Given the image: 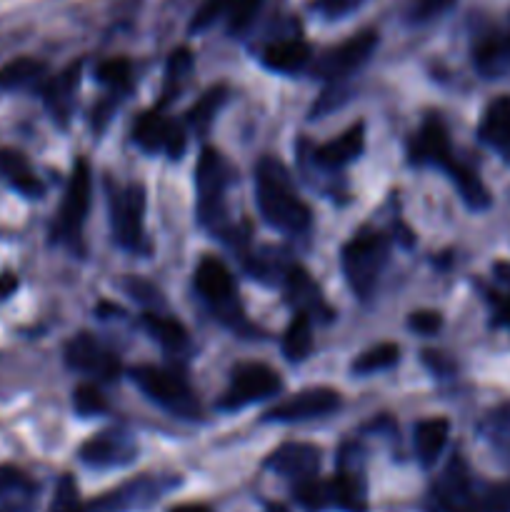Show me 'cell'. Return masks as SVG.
Masks as SVG:
<instances>
[{
  "mask_svg": "<svg viewBox=\"0 0 510 512\" xmlns=\"http://www.w3.org/2000/svg\"><path fill=\"white\" fill-rule=\"evenodd\" d=\"M255 200L265 223L285 235H305L313 223L310 208L298 195L288 168L273 155L255 165Z\"/></svg>",
  "mask_w": 510,
  "mask_h": 512,
  "instance_id": "cell-1",
  "label": "cell"
},
{
  "mask_svg": "<svg viewBox=\"0 0 510 512\" xmlns=\"http://www.w3.org/2000/svg\"><path fill=\"white\" fill-rule=\"evenodd\" d=\"M388 255L390 240L373 230H363L345 243L343 253H340V265H343V275L350 290L360 300L370 298V293L375 290L385 263H388Z\"/></svg>",
  "mask_w": 510,
  "mask_h": 512,
  "instance_id": "cell-2",
  "label": "cell"
},
{
  "mask_svg": "<svg viewBox=\"0 0 510 512\" xmlns=\"http://www.w3.org/2000/svg\"><path fill=\"white\" fill-rule=\"evenodd\" d=\"M130 378L138 385L140 393L148 400H153L165 413L175 415L180 420H200V415H203L195 390L175 370L140 365V368L130 370Z\"/></svg>",
  "mask_w": 510,
  "mask_h": 512,
  "instance_id": "cell-3",
  "label": "cell"
},
{
  "mask_svg": "<svg viewBox=\"0 0 510 512\" xmlns=\"http://www.w3.org/2000/svg\"><path fill=\"white\" fill-rule=\"evenodd\" d=\"M230 183V165L215 148L200 150L195 165V188H198V220L215 235L225 233V190Z\"/></svg>",
  "mask_w": 510,
  "mask_h": 512,
  "instance_id": "cell-4",
  "label": "cell"
},
{
  "mask_svg": "<svg viewBox=\"0 0 510 512\" xmlns=\"http://www.w3.org/2000/svg\"><path fill=\"white\" fill-rule=\"evenodd\" d=\"M428 512H493L490 485L478 488L463 458H453L430 490Z\"/></svg>",
  "mask_w": 510,
  "mask_h": 512,
  "instance_id": "cell-5",
  "label": "cell"
},
{
  "mask_svg": "<svg viewBox=\"0 0 510 512\" xmlns=\"http://www.w3.org/2000/svg\"><path fill=\"white\" fill-rule=\"evenodd\" d=\"M195 290L200 298L213 308V313L230 328H240L243 323V310H240L238 290H235L233 275L225 268V263L215 255H205L195 268Z\"/></svg>",
  "mask_w": 510,
  "mask_h": 512,
  "instance_id": "cell-6",
  "label": "cell"
},
{
  "mask_svg": "<svg viewBox=\"0 0 510 512\" xmlns=\"http://www.w3.org/2000/svg\"><path fill=\"white\" fill-rule=\"evenodd\" d=\"M90 168L85 160H78L73 168V175L68 180V188H65L63 203H60L58 220H55V238L63 245H68L75 253H83V223L88 218L90 210Z\"/></svg>",
  "mask_w": 510,
  "mask_h": 512,
  "instance_id": "cell-7",
  "label": "cell"
},
{
  "mask_svg": "<svg viewBox=\"0 0 510 512\" xmlns=\"http://www.w3.org/2000/svg\"><path fill=\"white\" fill-rule=\"evenodd\" d=\"M180 485V478L173 475H140V478L128 480L120 488L100 495L98 500L85 508V512H140L148 510L150 505L158 503L163 495L175 490Z\"/></svg>",
  "mask_w": 510,
  "mask_h": 512,
  "instance_id": "cell-8",
  "label": "cell"
},
{
  "mask_svg": "<svg viewBox=\"0 0 510 512\" xmlns=\"http://www.w3.org/2000/svg\"><path fill=\"white\" fill-rule=\"evenodd\" d=\"M143 220H145V188L130 183L110 193V228L113 240L123 250L143 248Z\"/></svg>",
  "mask_w": 510,
  "mask_h": 512,
  "instance_id": "cell-9",
  "label": "cell"
},
{
  "mask_svg": "<svg viewBox=\"0 0 510 512\" xmlns=\"http://www.w3.org/2000/svg\"><path fill=\"white\" fill-rule=\"evenodd\" d=\"M280 390V375L265 363H243L230 375L228 390L220 398V410H240Z\"/></svg>",
  "mask_w": 510,
  "mask_h": 512,
  "instance_id": "cell-10",
  "label": "cell"
},
{
  "mask_svg": "<svg viewBox=\"0 0 510 512\" xmlns=\"http://www.w3.org/2000/svg\"><path fill=\"white\" fill-rule=\"evenodd\" d=\"M80 463L88 468L110 470V468H125L138 458V443L128 430H103V433L93 435L85 440L78 450Z\"/></svg>",
  "mask_w": 510,
  "mask_h": 512,
  "instance_id": "cell-11",
  "label": "cell"
},
{
  "mask_svg": "<svg viewBox=\"0 0 510 512\" xmlns=\"http://www.w3.org/2000/svg\"><path fill=\"white\" fill-rule=\"evenodd\" d=\"M343 405L338 390L333 388H310L290 395L283 403L270 408L263 420L268 423H305V420L325 418Z\"/></svg>",
  "mask_w": 510,
  "mask_h": 512,
  "instance_id": "cell-12",
  "label": "cell"
},
{
  "mask_svg": "<svg viewBox=\"0 0 510 512\" xmlns=\"http://www.w3.org/2000/svg\"><path fill=\"white\" fill-rule=\"evenodd\" d=\"M133 140L145 153H165L178 160L185 150V133L175 120L165 118L160 110H148L133 125Z\"/></svg>",
  "mask_w": 510,
  "mask_h": 512,
  "instance_id": "cell-13",
  "label": "cell"
},
{
  "mask_svg": "<svg viewBox=\"0 0 510 512\" xmlns=\"http://www.w3.org/2000/svg\"><path fill=\"white\" fill-rule=\"evenodd\" d=\"M65 363L70 370L83 375H93L98 380L118 378L120 363L103 343L88 333H80L65 345Z\"/></svg>",
  "mask_w": 510,
  "mask_h": 512,
  "instance_id": "cell-14",
  "label": "cell"
},
{
  "mask_svg": "<svg viewBox=\"0 0 510 512\" xmlns=\"http://www.w3.org/2000/svg\"><path fill=\"white\" fill-rule=\"evenodd\" d=\"M375 48H378V33L375 30H363V33L340 43L338 48L328 50L318 60V65H315V73L325 80L345 78L348 73L358 70L373 55Z\"/></svg>",
  "mask_w": 510,
  "mask_h": 512,
  "instance_id": "cell-15",
  "label": "cell"
},
{
  "mask_svg": "<svg viewBox=\"0 0 510 512\" xmlns=\"http://www.w3.org/2000/svg\"><path fill=\"white\" fill-rule=\"evenodd\" d=\"M355 453H343L340 470L328 480L330 508L343 512H368V485L360 463H355Z\"/></svg>",
  "mask_w": 510,
  "mask_h": 512,
  "instance_id": "cell-16",
  "label": "cell"
},
{
  "mask_svg": "<svg viewBox=\"0 0 510 512\" xmlns=\"http://www.w3.org/2000/svg\"><path fill=\"white\" fill-rule=\"evenodd\" d=\"M320 460H323V453H320L318 445L285 443L268 455L265 468L273 470L280 478H288L293 480V483H303V480H310L318 475Z\"/></svg>",
  "mask_w": 510,
  "mask_h": 512,
  "instance_id": "cell-17",
  "label": "cell"
},
{
  "mask_svg": "<svg viewBox=\"0 0 510 512\" xmlns=\"http://www.w3.org/2000/svg\"><path fill=\"white\" fill-rule=\"evenodd\" d=\"M408 153L413 165H438V168H445L455 158L453 145H450L448 138V128H445L438 115L425 118V123L420 125L418 133L410 140Z\"/></svg>",
  "mask_w": 510,
  "mask_h": 512,
  "instance_id": "cell-18",
  "label": "cell"
},
{
  "mask_svg": "<svg viewBox=\"0 0 510 512\" xmlns=\"http://www.w3.org/2000/svg\"><path fill=\"white\" fill-rule=\"evenodd\" d=\"M283 290L288 303L293 305L295 313H303L308 318H320L330 320L333 318V310L328 308V303L320 295L318 283L308 275V270H303L300 265H290L288 275L283 280Z\"/></svg>",
  "mask_w": 510,
  "mask_h": 512,
  "instance_id": "cell-19",
  "label": "cell"
},
{
  "mask_svg": "<svg viewBox=\"0 0 510 512\" xmlns=\"http://www.w3.org/2000/svg\"><path fill=\"white\" fill-rule=\"evenodd\" d=\"M365 148V125L355 123L353 128L345 130L340 138L330 140V143L320 145L313 150V163L323 170H340L348 163L360 158Z\"/></svg>",
  "mask_w": 510,
  "mask_h": 512,
  "instance_id": "cell-20",
  "label": "cell"
},
{
  "mask_svg": "<svg viewBox=\"0 0 510 512\" xmlns=\"http://www.w3.org/2000/svg\"><path fill=\"white\" fill-rule=\"evenodd\" d=\"M80 70H83V63H70L63 73H58L55 78H50L48 83L43 85L45 105H48L50 115H53L60 125L68 123L70 113H73L75 90H78L80 83Z\"/></svg>",
  "mask_w": 510,
  "mask_h": 512,
  "instance_id": "cell-21",
  "label": "cell"
},
{
  "mask_svg": "<svg viewBox=\"0 0 510 512\" xmlns=\"http://www.w3.org/2000/svg\"><path fill=\"white\" fill-rule=\"evenodd\" d=\"M478 133L480 140L498 150L500 158L510 165V95H500L485 108Z\"/></svg>",
  "mask_w": 510,
  "mask_h": 512,
  "instance_id": "cell-22",
  "label": "cell"
},
{
  "mask_svg": "<svg viewBox=\"0 0 510 512\" xmlns=\"http://www.w3.org/2000/svg\"><path fill=\"white\" fill-rule=\"evenodd\" d=\"M0 178L25 198H40L43 195V183H40L33 165L28 163V158L20 150H0Z\"/></svg>",
  "mask_w": 510,
  "mask_h": 512,
  "instance_id": "cell-23",
  "label": "cell"
},
{
  "mask_svg": "<svg viewBox=\"0 0 510 512\" xmlns=\"http://www.w3.org/2000/svg\"><path fill=\"white\" fill-rule=\"evenodd\" d=\"M450 435V420L448 418H425L415 425V455H418L423 468H433L438 463L440 453H443L445 443Z\"/></svg>",
  "mask_w": 510,
  "mask_h": 512,
  "instance_id": "cell-24",
  "label": "cell"
},
{
  "mask_svg": "<svg viewBox=\"0 0 510 512\" xmlns=\"http://www.w3.org/2000/svg\"><path fill=\"white\" fill-rule=\"evenodd\" d=\"M35 485L23 470L0 465V512H28Z\"/></svg>",
  "mask_w": 510,
  "mask_h": 512,
  "instance_id": "cell-25",
  "label": "cell"
},
{
  "mask_svg": "<svg viewBox=\"0 0 510 512\" xmlns=\"http://www.w3.org/2000/svg\"><path fill=\"white\" fill-rule=\"evenodd\" d=\"M475 68L485 78H503L510 70V33H493L480 40L473 50Z\"/></svg>",
  "mask_w": 510,
  "mask_h": 512,
  "instance_id": "cell-26",
  "label": "cell"
},
{
  "mask_svg": "<svg viewBox=\"0 0 510 512\" xmlns=\"http://www.w3.org/2000/svg\"><path fill=\"white\" fill-rule=\"evenodd\" d=\"M263 65L275 73H298L310 63V45L298 38L280 40L263 50Z\"/></svg>",
  "mask_w": 510,
  "mask_h": 512,
  "instance_id": "cell-27",
  "label": "cell"
},
{
  "mask_svg": "<svg viewBox=\"0 0 510 512\" xmlns=\"http://www.w3.org/2000/svg\"><path fill=\"white\" fill-rule=\"evenodd\" d=\"M445 173L450 175V180L455 183V188H458L460 198L465 200V205L473 210H485L490 205V193L488 188L483 185V180L478 178V173H475L470 165L460 163L458 158L450 160L448 165H445Z\"/></svg>",
  "mask_w": 510,
  "mask_h": 512,
  "instance_id": "cell-28",
  "label": "cell"
},
{
  "mask_svg": "<svg viewBox=\"0 0 510 512\" xmlns=\"http://www.w3.org/2000/svg\"><path fill=\"white\" fill-rule=\"evenodd\" d=\"M45 75H48V65L43 60L23 55V58L10 60L0 68V90L30 88V85L43 83Z\"/></svg>",
  "mask_w": 510,
  "mask_h": 512,
  "instance_id": "cell-29",
  "label": "cell"
},
{
  "mask_svg": "<svg viewBox=\"0 0 510 512\" xmlns=\"http://www.w3.org/2000/svg\"><path fill=\"white\" fill-rule=\"evenodd\" d=\"M228 95V85H213V88L205 90V93L190 105L188 113H185V120H188L190 128H195L198 133H205V130L213 125L215 115H218L220 110H223V105L228 103Z\"/></svg>",
  "mask_w": 510,
  "mask_h": 512,
  "instance_id": "cell-30",
  "label": "cell"
},
{
  "mask_svg": "<svg viewBox=\"0 0 510 512\" xmlns=\"http://www.w3.org/2000/svg\"><path fill=\"white\" fill-rule=\"evenodd\" d=\"M190 73H193V53L188 48L173 50L168 60V68H165V80H163V93H160V105L173 103L175 98H180L183 88L188 85Z\"/></svg>",
  "mask_w": 510,
  "mask_h": 512,
  "instance_id": "cell-31",
  "label": "cell"
},
{
  "mask_svg": "<svg viewBox=\"0 0 510 512\" xmlns=\"http://www.w3.org/2000/svg\"><path fill=\"white\" fill-rule=\"evenodd\" d=\"M313 350V323L308 315L295 313L283 333V355L288 363H303Z\"/></svg>",
  "mask_w": 510,
  "mask_h": 512,
  "instance_id": "cell-32",
  "label": "cell"
},
{
  "mask_svg": "<svg viewBox=\"0 0 510 512\" xmlns=\"http://www.w3.org/2000/svg\"><path fill=\"white\" fill-rule=\"evenodd\" d=\"M143 328L163 345L165 350H183L188 345V330L183 323L175 318L160 313H145L143 315Z\"/></svg>",
  "mask_w": 510,
  "mask_h": 512,
  "instance_id": "cell-33",
  "label": "cell"
},
{
  "mask_svg": "<svg viewBox=\"0 0 510 512\" xmlns=\"http://www.w3.org/2000/svg\"><path fill=\"white\" fill-rule=\"evenodd\" d=\"M398 363H400V345L380 343V345H373V348L363 350V353L353 360L350 370H353V375H373V373H380V370L393 368V365Z\"/></svg>",
  "mask_w": 510,
  "mask_h": 512,
  "instance_id": "cell-34",
  "label": "cell"
},
{
  "mask_svg": "<svg viewBox=\"0 0 510 512\" xmlns=\"http://www.w3.org/2000/svg\"><path fill=\"white\" fill-rule=\"evenodd\" d=\"M95 78H98L100 85L113 90V93H120V90L128 88L130 80H133V65H130L128 58L103 60V63L95 68Z\"/></svg>",
  "mask_w": 510,
  "mask_h": 512,
  "instance_id": "cell-35",
  "label": "cell"
},
{
  "mask_svg": "<svg viewBox=\"0 0 510 512\" xmlns=\"http://www.w3.org/2000/svg\"><path fill=\"white\" fill-rule=\"evenodd\" d=\"M295 500L303 505L308 512H320L330 508V490H328V480H318L310 478L303 480V483H295L293 488Z\"/></svg>",
  "mask_w": 510,
  "mask_h": 512,
  "instance_id": "cell-36",
  "label": "cell"
},
{
  "mask_svg": "<svg viewBox=\"0 0 510 512\" xmlns=\"http://www.w3.org/2000/svg\"><path fill=\"white\" fill-rule=\"evenodd\" d=\"M260 5H263V0H228L225 18H228L230 33H243L258 15Z\"/></svg>",
  "mask_w": 510,
  "mask_h": 512,
  "instance_id": "cell-37",
  "label": "cell"
},
{
  "mask_svg": "<svg viewBox=\"0 0 510 512\" xmlns=\"http://www.w3.org/2000/svg\"><path fill=\"white\" fill-rule=\"evenodd\" d=\"M73 408L78 410V415L83 418H93V415H103L108 410V403H105L103 393H100L95 385H78L73 393Z\"/></svg>",
  "mask_w": 510,
  "mask_h": 512,
  "instance_id": "cell-38",
  "label": "cell"
},
{
  "mask_svg": "<svg viewBox=\"0 0 510 512\" xmlns=\"http://www.w3.org/2000/svg\"><path fill=\"white\" fill-rule=\"evenodd\" d=\"M48 512H85L83 503H80L78 488H75V480L70 478V475H63V478H60Z\"/></svg>",
  "mask_w": 510,
  "mask_h": 512,
  "instance_id": "cell-39",
  "label": "cell"
},
{
  "mask_svg": "<svg viewBox=\"0 0 510 512\" xmlns=\"http://www.w3.org/2000/svg\"><path fill=\"white\" fill-rule=\"evenodd\" d=\"M453 5L455 0H415L413 8H410V20L413 23H430V20L448 13Z\"/></svg>",
  "mask_w": 510,
  "mask_h": 512,
  "instance_id": "cell-40",
  "label": "cell"
},
{
  "mask_svg": "<svg viewBox=\"0 0 510 512\" xmlns=\"http://www.w3.org/2000/svg\"><path fill=\"white\" fill-rule=\"evenodd\" d=\"M225 8H228V0H208V3L195 13L193 23H190V33H203V30H208L220 15H225Z\"/></svg>",
  "mask_w": 510,
  "mask_h": 512,
  "instance_id": "cell-41",
  "label": "cell"
},
{
  "mask_svg": "<svg viewBox=\"0 0 510 512\" xmlns=\"http://www.w3.org/2000/svg\"><path fill=\"white\" fill-rule=\"evenodd\" d=\"M408 325L418 335H435L443 328V315L438 310H415V313H410Z\"/></svg>",
  "mask_w": 510,
  "mask_h": 512,
  "instance_id": "cell-42",
  "label": "cell"
},
{
  "mask_svg": "<svg viewBox=\"0 0 510 512\" xmlns=\"http://www.w3.org/2000/svg\"><path fill=\"white\" fill-rule=\"evenodd\" d=\"M365 0H315L313 8L325 18H345L348 13L358 10Z\"/></svg>",
  "mask_w": 510,
  "mask_h": 512,
  "instance_id": "cell-43",
  "label": "cell"
},
{
  "mask_svg": "<svg viewBox=\"0 0 510 512\" xmlns=\"http://www.w3.org/2000/svg\"><path fill=\"white\" fill-rule=\"evenodd\" d=\"M18 290V278L13 273L0 275V300H8Z\"/></svg>",
  "mask_w": 510,
  "mask_h": 512,
  "instance_id": "cell-44",
  "label": "cell"
},
{
  "mask_svg": "<svg viewBox=\"0 0 510 512\" xmlns=\"http://www.w3.org/2000/svg\"><path fill=\"white\" fill-rule=\"evenodd\" d=\"M168 512H213L208 505H200V503H183V505H175Z\"/></svg>",
  "mask_w": 510,
  "mask_h": 512,
  "instance_id": "cell-45",
  "label": "cell"
},
{
  "mask_svg": "<svg viewBox=\"0 0 510 512\" xmlns=\"http://www.w3.org/2000/svg\"><path fill=\"white\" fill-rule=\"evenodd\" d=\"M498 323L510 325V298L500 303V308H498Z\"/></svg>",
  "mask_w": 510,
  "mask_h": 512,
  "instance_id": "cell-46",
  "label": "cell"
},
{
  "mask_svg": "<svg viewBox=\"0 0 510 512\" xmlns=\"http://www.w3.org/2000/svg\"><path fill=\"white\" fill-rule=\"evenodd\" d=\"M495 270H498L500 280L510 283V263H498V265H495Z\"/></svg>",
  "mask_w": 510,
  "mask_h": 512,
  "instance_id": "cell-47",
  "label": "cell"
},
{
  "mask_svg": "<svg viewBox=\"0 0 510 512\" xmlns=\"http://www.w3.org/2000/svg\"><path fill=\"white\" fill-rule=\"evenodd\" d=\"M265 512H290V510L280 503H268L265 505Z\"/></svg>",
  "mask_w": 510,
  "mask_h": 512,
  "instance_id": "cell-48",
  "label": "cell"
}]
</instances>
